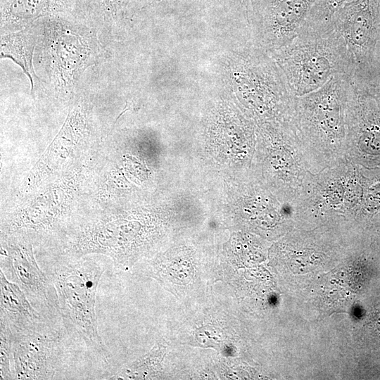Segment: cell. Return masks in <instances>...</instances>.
Returning <instances> with one entry per match:
<instances>
[{
  "label": "cell",
  "instance_id": "cell-1",
  "mask_svg": "<svg viewBox=\"0 0 380 380\" xmlns=\"http://www.w3.org/2000/svg\"><path fill=\"white\" fill-rule=\"evenodd\" d=\"M352 82L348 76H335L319 89L294 99L290 123L311 173L346 158V115Z\"/></svg>",
  "mask_w": 380,
  "mask_h": 380
},
{
  "label": "cell",
  "instance_id": "cell-2",
  "mask_svg": "<svg viewBox=\"0 0 380 380\" xmlns=\"http://www.w3.org/2000/svg\"><path fill=\"white\" fill-rule=\"evenodd\" d=\"M274 51L294 97L319 89L335 76L353 79L355 75L354 58L332 18L308 22L296 37Z\"/></svg>",
  "mask_w": 380,
  "mask_h": 380
},
{
  "label": "cell",
  "instance_id": "cell-3",
  "mask_svg": "<svg viewBox=\"0 0 380 380\" xmlns=\"http://www.w3.org/2000/svg\"><path fill=\"white\" fill-rule=\"evenodd\" d=\"M51 282L63 321L68 329L109 364L111 353L98 330L95 311L96 289L104 265L90 255L75 258L58 254L41 267Z\"/></svg>",
  "mask_w": 380,
  "mask_h": 380
},
{
  "label": "cell",
  "instance_id": "cell-4",
  "mask_svg": "<svg viewBox=\"0 0 380 380\" xmlns=\"http://www.w3.org/2000/svg\"><path fill=\"white\" fill-rule=\"evenodd\" d=\"M72 13L39 19L37 53L49 85L62 98H71L89 67L104 56L94 30L80 23Z\"/></svg>",
  "mask_w": 380,
  "mask_h": 380
},
{
  "label": "cell",
  "instance_id": "cell-5",
  "mask_svg": "<svg viewBox=\"0 0 380 380\" xmlns=\"http://www.w3.org/2000/svg\"><path fill=\"white\" fill-rule=\"evenodd\" d=\"M260 166L266 186L290 206L300 194L308 170L290 121L269 122L260 129Z\"/></svg>",
  "mask_w": 380,
  "mask_h": 380
},
{
  "label": "cell",
  "instance_id": "cell-6",
  "mask_svg": "<svg viewBox=\"0 0 380 380\" xmlns=\"http://www.w3.org/2000/svg\"><path fill=\"white\" fill-rule=\"evenodd\" d=\"M355 63L353 82L364 84L380 73V0H354L332 15Z\"/></svg>",
  "mask_w": 380,
  "mask_h": 380
},
{
  "label": "cell",
  "instance_id": "cell-7",
  "mask_svg": "<svg viewBox=\"0 0 380 380\" xmlns=\"http://www.w3.org/2000/svg\"><path fill=\"white\" fill-rule=\"evenodd\" d=\"M68 331L58 319L26 332H12L13 379H54L66 362Z\"/></svg>",
  "mask_w": 380,
  "mask_h": 380
},
{
  "label": "cell",
  "instance_id": "cell-8",
  "mask_svg": "<svg viewBox=\"0 0 380 380\" xmlns=\"http://www.w3.org/2000/svg\"><path fill=\"white\" fill-rule=\"evenodd\" d=\"M0 270L25 293L33 307L49 319L62 318L53 286L38 265L30 236L1 234Z\"/></svg>",
  "mask_w": 380,
  "mask_h": 380
},
{
  "label": "cell",
  "instance_id": "cell-9",
  "mask_svg": "<svg viewBox=\"0 0 380 380\" xmlns=\"http://www.w3.org/2000/svg\"><path fill=\"white\" fill-rule=\"evenodd\" d=\"M346 120V158L365 167H380V109L367 90L353 82Z\"/></svg>",
  "mask_w": 380,
  "mask_h": 380
},
{
  "label": "cell",
  "instance_id": "cell-10",
  "mask_svg": "<svg viewBox=\"0 0 380 380\" xmlns=\"http://www.w3.org/2000/svg\"><path fill=\"white\" fill-rule=\"evenodd\" d=\"M89 111L85 100L78 101L70 110L58 134L23 182L24 192L37 188L76 155L89 137Z\"/></svg>",
  "mask_w": 380,
  "mask_h": 380
},
{
  "label": "cell",
  "instance_id": "cell-11",
  "mask_svg": "<svg viewBox=\"0 0 380 380\" xmlns=\"http://www.w3.org/2000/svg\"><path fill=\"white\" fill-rule=\"evenodd\" d=\"M321 0H263L258 9L262 39L274 49L291 42L311 20Z\"/></svg>",
  "mask_w": 380,
  "mask_h": 380
},
{
  "label": "cell",
  "instance_id": "cell-12",
  "mask_svg": "<svg viewBox=\"0 0 380 380\" xmlns=\"http://www.w3.org/2000/svg\"><path fill=\"white\" fill-rule=\"evenodd\" d=\"M76 5L77 0H1V30L18 31L46 17L75 14Z\"/></svg>",
  "mask_w": 380,
  "mask_h": 380
},
{
  "label": "cell",
  "instance_id": "cell-13",
  "mask_svg": "<svg viewBox=\"0 0 380 380\" xmlns=\"http://www.w3.org/2000/svg\"><path fill=\"white\" fill-rule=\"evenodd\" d=\"M0 279V321L6 323L13 333L28 331L51 320L33 307L23 291L1 270Z\"/></svg>",
  "mask_w": 380,
  "mask_h": 380
},
{
  "label": "cell",
  "instance_id": "cell-14",
  "mask_svg": "<svg viewBox=\"0 0 380 380\" xmlns=\"http://www.w3.org/2000/svg\"><path fill=\"white\" fill-rule=\"evenodd\" d=\"M37 38L34 23L18 31L4 33L1 37V58H10L22 68L30 82L32 91L34 89V79L39 80L33 66Z\"/></svg>",
  "mask_w": 380,
  "mask_h": 380
},
{
  "label": "cell",
  "instance_id": "cell-15",
  "mask_svg": "<svg viewBox=\"0 0 380 380\" xmlns=\"http://www.w3.org/2000/svg\"><path fill=\"white\" fill-rule=\"evenodd\" d=\"M134 0H77L75 15L112 30L128 17Z\"/></svg>",
  "mask_w": 380,
  "mask_h": 380
},
{
  "label": "cell",
  "instance_id": "cell-16",
  "mask_svg": "<svg viewBox=\"0 0 380 380\" xmlns=\"http://www.w3.org/2000/svg\"><path fill=\"white\" fill-rule=\"evenodd\" d=\"M362 194L354 221L380 224V167L361 166Z\"/></svg>",
  "mask_w": 380,
  "mask_h": 380
},
{
  "label": "cell",
  "instance_id": "cell-17",
  "mask_svg": "<svg viewBox=\"0 0 380 380\" xmlns=\"http://www.w3.org/2000/svg\"><path fill=\"white\" fill-rule=\"evenodd\" d=\"M0 379H13L12 331L0 321Z\"/></svg>",
  "mask_w": 380,
  "mask_h": 380
},
{
  "label": "cell",
  "instance_id": "cell-18",
  "mask_svg": "<svg viewBox=\"0 0 380 380\" xmlns=\"http://www.w3.org/2000/svg\"><path fill=\"white\" fill-rule=\"evenodd\" d=\"M354 0H321L316 11L315 19L329 20L334 13L344 4Z\"/></svg>",
  "mask_w": 380,
  "mask_h": 380
},
{
  "label": "cell",
  "instance_id": "cell-19",
  "mask_svg": "<svg viewBox=\"0 0 380 380\" xmlns=\"http://www.w3.org/2000/svg\"><path fill=\"white\" fill-rule=\"evenodd\" d=\"M358 85L362 86L367 90V91L374 97L380 109V76L369 83Z\"/></svg>",
  "mask_w": 380,
  "mask_h": 380
},
{
  "label": "cell",
  "instance_id": "cell-20",
  "mask_svg": "<svg viewBox=\"0 0 380 380\" xmlns=\"http://www.w3.org/2000/svg\"><path fill=\"white\" fill-rule=\"evenodd\" d=\"M242 5L247 7L248 0H239Z\"/></svg>",
  "mask_w": 380,
  "mask_h": 380
}]
</instances>
